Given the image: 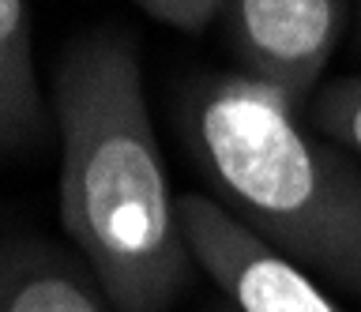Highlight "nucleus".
I'll return each mask as SVG.
<instances>
[{
    "label": "nucleus",
    "mask_w": 361,
    "mask_h": 312,
    "mask_svg": "<svg viewBox=\"0 0 361 312\" xmlns=\"http://www.w3.org/2000/svg\"><path fill=\"white\" fill-rule=\"evenodd\" d=\"M49 113L61 143V207L75 256L117 312H169L192 282L180 207L169 192L135 42L94 30L61 53Z\"/></svg>",
    "instance_id": "obj_1"
},
{
    "label": "nucleus",
    "mask_w": 361,
    "mask_h": 312,
    "mask_svg": "<svg viewBox=\"0 0 361 312\" xmlns=\"http://www.w3.org/2000/svg\"><path fill=\"white\" fill-rule=\"evenodd\" d=\"M173 128L214 199L312 278L361 297V170L298 109L241 72H196Z\"/></svg>",
    "instance_id": "obj_2"
},
{
    "label": "nucleus",
    "mask_w": 361,
    "mask_h": 312,
    "mask_svg": "<svg viewBox=\"0 0 361 312\" xmlns=\"http://www.w3.org/2000/svg\"><path fill=\"white\" fill-rule=\"evenodd\" d=\"M219 23L237 72L305 109L350 23V0H226Z\"/></svg>",
    "instance_id": "obj_3"
},
{
    "label": "nucleus",
    "mask_w": 361,
    "mask_h": 312,
    "mask_svg": "<svg viewBox=\"0 0 361 312\" xmlns=\"http://www.w3.org/2000/svg\"><path fill=\"white\" fill-rule=\"evenodd\" d=\"M177 207L196 267L237 312H346L305 267L264 244L214 196L188 192Z\"/></svg>",
    "instance_id": "obj_4"
},
{
    "label": "nucleus",
    "mask_w": 361,
    "mask_h": 312,
    "mask_svg": "<svg viewBox=\"0 0 361 312\" xmlns=\"http://www.w3.org/2000/svg\"><path fill=\"white\" fill-rule=\"evenodd\" d=\"M0 312H117L83 256L38 233L0 241Z\"/></svg>",
    "instance_id": "obj_5"
},
{
    "label": "nucleus",
    "mask_w": 361,
    "mask_h": 312,
    "mask_svg": "<svg viewBox=\"0 0 361 312\" xmlns=\"http://www.w3.org/2000/svg\"><path fill=\"white\" fill-rule=\"evenodd\" d=\"M49 117L34 68H23L0 49V151L38 147L49 132Z\"/></svg>",
    "instance_id": "obj_6"
},
{
    "label": "nucleus",
    "mask_w": 361,
    "mask_h": 312,
    "mask_svg": "<svg viewBox=\"0 0 361 312\" xmlns=\"http://www.w3.org/2000/svg\"><path fill=\"white\" fill-rule=\"evenodd\" d=\"M309 128L361 158V75H338L320 83L309 98Z\"/></svg>",
    "instance_id": "obj_7"
},
{
    "label": "nucleus",
    "mask_w": 361,
    "mask_h": 312,
    "mask_svg": "<svg viewBox=\"0 0 361 312\" xmlns=\"http://www.w3.org/2000/svg\"><path fill=\"white\" fill-rule=\"evenodd\" d=\"M132 4L180 35H203L222 15L226 0H132Z\"/></svg>",
    "instance_id": "obj_8"
},
{
    "label": "nucleus",
    "mask_w": 361,
    "mask_h": 312,
    "mask_svg": "<svg viewBox=\"0 0 361 312\" xmlns=\"http://www.w3.org/2000/svg\"><path fill=\"white\" fill-rule=\"evenodd\" d=\"M0 49L23 68H34V27L27 0H0Z\"/></svg>",
    "instance_id": "obj_9"
},
{
    "label": "nucleus",
    "mask_w": 361,
    "mask_h": 312,
    "mask_svg": "<svg viewBox=\"0 0 361 312\" xmlns=\"http://www.w3.org/2000/svg\"><path fill=\"white\" fill-rule=\"evenodd\" d=\"M200 312H237L230 301H226V305H211V308H200Z\"/></svg>",
    "instance_id": "obj_10"
},
{
    "label": "nucleus",
    "mask_w": 361,
    "mask_h": 312,
    "mask_svg": "<svg viewBox=\"0 0 361 312\" xmlns=\"http://www.w3.org/2000/svg\"><path fill=\"white\" fill-rule=\"evenodd\" d=\"M357 4V42H361V0H354Z\"/></svg>",
    "instance_id": "obj_11"
}]
</instances>
